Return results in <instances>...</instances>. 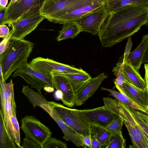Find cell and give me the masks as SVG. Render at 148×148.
Here are the masks:
<instances>
[{"instance_id":"cell-15","label":"cell","mask_w":148,"mask_h":148,"mask_svg":"<svg viewBox=\"0 0 148 148\" xmlns=\"http://www.w3.org/2000/svg\"><path fill=\"white\" fill-rule=\"evenodd\" d=\"M77 111L90 123H96L106 127L112 121L119 117L106 109L104 106L92 109Z\"/></svg>"},{"instance_id":"cell-18","label":"cell","mask_w":148,"mask_h":148,"mask_svg":"<svg viewBox=\"0 0 148 148\" xmlns=\"http://www.w3.org/2000/svg\"><path fill=\"white\" fill-rule=\"evenodd\" d=\"M125 78L133 85L144 89L147 86L146 82L140 75L139 70L126 60L123 61V57L116 64Z\"/></svg>"},{"instance_id":"cell-29","label":"cell","mask_w":148,"mask_h":148,"mask_svg":"<svg viewBox=\"0 0 148 148\" xmlns=\"http://www.w3.org/2000/svg\"><path fill=\"white\" fill-rule=\"evenodd\" d=\"M123 123L122 119L119 116L111 121L106 127L111 134L118 133L122 132Z\"/></svg>"},{"instance_id":"cell-17","label":"cell","mask_w":148,"mask_h":148,"mask_svg":"<svg viewBox=\"0 0 148 148\" xmlns=\"http://www.w3.org/2000/svg\"><path fill=\"white\" fill-rule=\"evenodd\" d=\"M116 88L138 105L148 110V90L146 86L144 89L133 85L126 79L121 86H115Z\"/></svg>"},{"instance_id":"cell-10","label":"cell","mask_w":148,"mask_h":148,"mask_svg":"<svg viewBox=\"0 0 148 148\" xmlns=\"http://www.w3.org/2000/svg\"><path fill=\"white\" fill-rule=\"evenodd\" d=\"M45 0H17L6 7L0 25L10 24L29 11L40 10Z\"/></svg>"},{"instance_id":"cell-4","label":"cell","mask_w":148,"mask_h":148,"mask_svg":"<svg viewBox=\"0 0 148 148\" xmlns=\"http://www.w3.org/2000/svg\"><path fill=\"white\" fill-rule=\"evenodd\" d=\"M1 107L0 112L3 115L6 127L17 148H22L18 123L16 116L13 84L11 79L6 83L3 80H0Z\"/></svg>"},{"instance_id":"cell-39","label":"cell","mask_w":148,"mask_h":148,"mask_svg":"<svg viewBox=\"0 0 148 148\" xmlns=\"http://www.w3.org/2000/svg\"><path fill=\"white\" fill-rule=\"evenodd\" d=\"M145 75L144 79L146 82L147 87L148 90V63L144 64Z\"/></svg>"},{"instance_id":"cell-5","label":"cell","mask_w":148,"mask_h":148,"mask_svg":"<svg viewBox=\"0 0 148 148\" xmlns=\"http://www.w3.org/2000/svg\"><path fill=\"white\" fill-rule=\"evenodd\" d=\"M49 102L62 120L79 134L82 136L90 134V122L77 109L66 107L54 101Z\"/></svg>"},{"instance_id":"cell-1","label":"cell","mask_w":148,"mask_h":148,"mask_svg":"<svg viewBox=\"0 0 148 148\" xmlns=\"http://www.w3.org/2000/svg\"><path fill=\"white\" fill-rule=\"evenodd\" d=\"M148 21V6L131 4L109 12L98 34L102 46H113L136 33Z\"/></svg>"},{"instance_id":"cell-12","label":"cell","mask_w":148,"mask_h":148,"mask_svg":"<svg viewBox=\"0 0 148 148\" xmlns=\"http://www.w3.org/2000/svg\"><path fill=\"white\" fill-rule=\"evenodd\" d=\"M108 12L105 5L86 14L76 21L82 32L98 34Z\"/></svg>"},{"instance_id":"cell-27","label":"cell","mask_w":148,"mask_h":148,"mask_svg":"<svg viewBox=\"0 0 148 148\" xmlns=\"http://www.w3.org/2000/svg\"><path fill=\"white\" fill-rule=\"evenodd\" d=\"M63 74L69 79L75 92L91 78L88 73L87 74Z\"/></svg>"},{"instance_id":"cell-22","label":"cell","mask_w":148,"mask_h":148,"mask_svg":"<svg viewBox=\"0 0 148 148\" xmlns=\"http://www.w3.org/2000/svg\"><path fill=\"white\" fill-rule=\"evenodd\" d=\"M63 25L62 29L56 38L58 41L73 38L82 32L81 27L76 21L67 23Z\"/></svg>"},{"instance_id":"cell-38","label":"cell","mask_w":148,"mask_h":148,"mask_svg":"<svg viewBox=\"0 0 148 148\" xmlns=\"http://www.w3.org/2000/svg\"><path fill=\"white\" fill-rule=\"evenodd\" d=\"M91 148H102L99 142L96 138H92Z\"/></svg>"},{"instance_id":"cell-40","label":"cell","mask_w":148,"mask_h":148,"mask_svg":"<svg viewBox=\"0 0 148 148\" xmlns=\"http://www.w3.org/2000/svg\"><path fill=\"white\" fill-rule=\"evenodd\" d=\"M146 25L147 26H148V21L146 24ZM145 62L148 63V46L147 51L142 61V63Z\"/></svg>"},{"instance_id":"cell-2","label":"cell","mask_w":148,"mask_h":148,"mask_svg":"<svg viewBox=\"0 0 148 148\" xmlns=\"http://www.w3.org/2000/svg\"><path fill=\"white\" fill-rule=\"evenodd\" d=\"M8 48L0 54V69L5 81L12 74L27 63L34 44L24 39H10Z\"/></svg>"},{"instance_id":"cell-25","label":"cell","mask_w":148,"mask_h":148,"mask_svg":"<svg viewBox=\"0 0 148 148\" xmlns=\"http://www.w3.org/2000/svg\"><path fill=\"white\" fill-rule=\"evenodd\" d=\"M148 6V0H106L105 4L108 13L131 4Z\"/></svg>"},{"instance_id":"cell-6","label":"cell","mask_w":148,"mask_h":148,"mask_svg":"<svg viewBox=\"0 0 148 148\" xmlns=\"http://www.w3.org/2000/svg\"><path fill=\"white\" fill-rule=\"evenodd\" d=\"M12 76L14 77H21L31 87L38 91L44 89L50 92L54 90L52 78L46 76L29 63L23 65L14 71Z\"/></svg>"},{"instance_id":"cell-8","label":"cell","mask_w":148,"mask_h":148,"mask_svg":"<svg viewBox=\"0 0 148 148\" xmlns=\"http://www.w3.org/2000/svg\"><path fill=\"white\" fill-rule=\"evenodd\" d=\"M21 128L25 136L38 144L43 148L44 145L51 136L50 129L35 117L27 115L22 118Z\"/></svg>"},{"instance_id":"cell-41","label":"cell","mask_w":148,"mask_h":148,"mask_svg":"<svg viewBox=\"0 0 148 148\" xmlns=\"http://www.w3.org/2000/svg\"><path fill=\"white\" fill-rule=\"evenodd\" d=\"M6 7H5L0 6V21L3 18L5 12Z\"/></svg>"},{"instance_id":"cell-24","label":"cell","mask_w":148,"mask_h":148,"mask_svg":"<svg viewBox=\"0 0 148 148\" xmlns=\"http://www.w3.org/2000/svg\"><path fill=\"white\" fill-rule=\"evenodd\" d=\"M101 89L109 92L110 93V95L116 99L136 110L148 116V110L138 105L123 93L119 91L105 87H101Z\"/></svg>"},{"instance_id":"cell-20","label":"cell","mask_w":148,"mask_h":148,"mask_svg":"<svg viewBox=\"0 0 148 148\" xmlns=\"http://www.w3.org/2000/svg\"><path fill=\"white\" fill-rule=\"evenodd\" d=\"M22 92L34 108L40 107L49 114H50L52 109L51 106L41 91H36L28 86H23Z\"/></svg>"},{"instance_id":"cell-36","label":"cell","mask_w":148,"mask_h":148,"mask_svg":"<svg viewBox=\"0 0 148 148\" xmlns=\"http://www.w3.org/2000/svg\"><path fill=\"white\" fill-rule=\"evenodd\" d=\"M9 29L5 24L0 25V37L4 38L10 33Z\"/></svg>"},{"instance_id":"cell-23","label":"cell","mask_w":148,"mask_h":148,"mask_svg":"<svg viewBox=\"0 0 148 148\" xmlns=\"http://www.w3.org/2000/svg\"><path fill=\"white\" fill-rule=\"evenodd\" d=\"M90 134L92 138L97 139L102 147L105 148L109 144L111 134L105 127L96 123H90Z\"/></svg>"},{"instance_id":"cell-13","label":"cell","mask_w":148,"mask_h":148,"mask_svg":"<svg viewBox=\"0 0 148 148\" xmlns=\"http://www.w3.org/2000/svg\"><path fill=\"white\" fill-rule=\"evenodd\" d=\"M104 0H84L73 10L54 19L51 22L63 24L76 21L86 14L103 6Z\"/></svg>"},{"instance_id":"cell-21","label":"cell","mask_w":148,"mask_h":148,"mask_svg":"<svg viewBox=\"0 0 148 148\" xmlns=\"http://www.w3.org/2000/svg\"><path fill=\"white\" fill-rule=\"evenodd\" d=\"M148 46V34L143 36L141 41L132 52H130L126 61L138 70L140 68Z\"/></svg>"},{"instance_id":"cell-34","label":"cell","mask_w":148,"mask_h":148,"mask_svg":"<svg viewBox=\"0 0 148 148\" xmlns=\"http://www.w3.org/2000/svg\"><path fill=\"white\" fill-rule=\"evenodd\" d=\"M84 144V147L91 148L92 137L91 134L82 136Z\"/></svg>"},{"instance_id":"cell-16","label":"cell","mask_w":148,"mask_h":148,"mask_svg":"<svg viewBox=\"0 0 148 148\" xmlns=\"http://www.w3.org/2000/svg\"><path fill=\"white\" fill-rule=\"evenodd\" d=\"M108 76L102 73L96 77L90 78L75 92V104L81 106L95 93L100 85Z\"/></svg>"},{"instance_id":"cell-35","label":"cell","mask_w":148,"mask_h":148,"mask_svg":"<svg viewBox=\"0 0 148 148\" xmlns=\"http://www.w3.org/2000/svg\"><path fill=\"white\" fill-rule=\"evenodd\" d=\"M132 44V42L131 41V39L130 37L129 38L128 42H127L126 49L123 57V61L126 60L129 55Z\"/></svg>"},{"instance_id":"cell-44","label":"cell","mask_w":148,"mask_h":148,"mask_svg":"<svg viewBox=\"0 0 148 148\" xmlns=\"http://www.w3.org/2000/svg\"><path fill=\"white\" fill-rule=\"evenodd\" d=\"M17 0H11L8 4H11L16 2Z\"/></svg>"},{"instance_id":"cell-11","label":"cell","mask_w":148,"mask_h":148,"mask_svg":"<svg viewBox=\"0 0 148 148\" xmlns=\"http://www.w3.org/2000/svg\"><path fill=\"white\" fill-rule=\"evenodd\" d=\"M84 0H45L39 11L48 21L51 20L79 6Z\"/></svg>"},{"instance_id":"cell-37","label":"cell","mask_w":148,"mask_h":148,"mask_svg":"<svg viewBox=\"0 0 148 148\" xmlns=\"http://www.w3.org/2000/svg\"><path fill=\"white\" fill-rule=\"evenodd\" d=\"M116 78L114 80V82L115 86H120L125 82V79L122 74L117 76Z\"/></svg>"},{"instance_id":"cell-7","label":"cell","mask_w":148,"mask_h":148,"mask_svg":"<svg viewBox=\"0 0 148 148\" xmlns=\"http://www.w3.org/2000/svg\"><path fill=\"white\" fill-rule=\"evenodd\" d=\"M45 18L40 15L38 10H32L25 14L10 24L12 29L10 39H24Z\"/></svg>"},{"instance_id":"cell-26","label":"cell","mask_w":148,"mask_h":148,"mask_svg":"<svg viewBox=\"0 0 148 148\" xmlns=\"http://www.w3.org/2000/svg\"><path fill=\"white\" fill-rule=\"evenodd\" d=\"M0 113V148H17L6 127L2 113Z\"/></svg>"},{"instance_id":"cell-43","label":"cell","mask_w":148,"mask_h":148,"mask_svg":"<svg viewBox=\"0 0 148 148\" xmlns=\"http://www.w3.org/2000/svg\"><path fill=\"white\" fill-rule=\"evenodd\" d=\"M8 0H0V6L5 7L8 3Z\"/></svg>"},{"instance_id":"cell-42","label":"cell","mask_w":148,"mask_h":148,"mask_svg":"<svg viewBox=\"0 0 148 148\" xmlns=\"http://www.w3.org/2000/svg\"><path fill=\"white\" fill-rule=\"evenodd\" d=\"M140 116L148 124V116L138 111Z\"/></svg>"},{"instance_id":"cell-28","label":"cell","mask_w":148,"mask_h":148,"mask_svg":"<svg viewBox=\"0 0 148 148\" xmlns=\"http://www.w3.org/2000/svg\"><path fill=\"white\" fill-rule=\"evenodd\" d=\"M126 141L122 132L111 134L109 143L105 148H125L126 146Z\"/></svg>"},{"instance_id":"cell-9","label":"cell","mask_w":148,"mask_h":148,"mask_svg":"<svg viewBox=\"0 0 148 148\" xmlns=\"http://www.w3.org/2000/svg\"><path fill=\"white\" fill-rule=\"evenodd\" d=\"M34 68L46 76L51 78V73L87 74L82 68H75L48 58L40 57L33 59L29 63Z\"/></svg>"},{"instance_id":"cell-14","label":"cell","mask_w":148,"mask_h":148,"mask_svg":"<svg viewBox=\"0 0 148 148\" xmlns=\"http://www.w3.org/2000/svg\"><path fill=\"white\" fill-rule=\"evenodd\" d=\"M51 75L53 88L61 92L63 103L69 107H73L75 92L69 79L62 73L52 72Z\"/></svg>"},{"instance_id":"cell-30","label":"cell","mask_w":148,"mask_h":148,"mask_svg":"<svg viewBox=\"0 0 148 148\" xmlns=\"http://www.w3.org/2000/svg\"><path fill=\"white\" fill-rule=\"evenodd\" d=\"M66 143L50 136L44 145L43 148H67Z\"/></svg>"},{"instance_id":"cell-32","label":"cell","mask_w":148,"mask_h":148,"mask_svg":"<svg viewBox=\"0 0 148 148\" xmlns=\"http://www.w3.org/2000/svg\"><path fill=\"white\" fill-rule=\"evenodd\" d=\"M21 146L22 148H41L38 144L26 136L23 140Z\"/></svg>"},{"instance_id":"cell-33","label":"cell","mask_w":148,"mask_h":148,"mask_svg":"<svg viewBox=\"0 0 148 148\" xmlns=\"http://www.w3.org/2000/svg\"><path fill=\"white\" fill-rule=\"evenodd\" d=\"M12 32V29L10 31L9 34L1 41L0 44V54L3 52L8 47L10 40Z\"/></svg>"},{"instance_id":"cell-31","label":"cell","mask_w":148,"mask_h":148,"mask_svg":"<svg viewBox=\"0 0 148 148\" xmlns=\"http://www.w3.org/2000/svg\"><path fill=\"white\" fill-rule=\"evenodd\" d=\"M130 112L144 132L148 136V124L140 116L138 111L128 106Z\"/></svg>"},{"instance_id":"cell-19","label":"cell","mask_w":148,"mask_h":148,"mask_svg":"<svg viewBox=\"0 0 148 148\" xmlns=\"http://www.w3.org/2000/svg\"><path fill=\"white\" fill-rule=\"evenodd\" d=\"M58 125L64 134L63 138L67 141H71L79 147H84L82 136L65 123L52 109L49 114Z\"/></svg>"},{"instance_id":"cell-3","label":"cell","mask_w":148,"mask_h":148,"mask_svg":"<svg viewBox=\"0 0 148 148\" xmlns=\"http://www.w3.org/2000/svg\"><path fill=\"white\" fill-rule=\"evenodd\" d=\"M105 108L122 119L130 136L132 148H148V136L142 129L130 112L128 106L116 99L103 98Z\"/></svg>"}]
</instances>
